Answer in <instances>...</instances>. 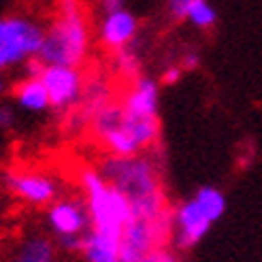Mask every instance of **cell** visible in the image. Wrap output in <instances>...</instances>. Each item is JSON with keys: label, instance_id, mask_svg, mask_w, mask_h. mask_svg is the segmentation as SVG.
<instances>
[{"label": "cell", "instance_id": "obj_15", "mask_svg": "<svg viewBox=\"0 0 262 262\" xmlns=\"http://www.w3.org/2000/svg\"><path fill=\"white\" fill-rule=\"evenodd\" d=\"M79 256L83 262H122L120 241L90 230L88 237L83 239Z\"/></svg>", "mask_w": 262, "mask_h": 262}, {"label": "cell", "instance_id": "obj_16", "mask_svg": "<svg viewBox=\"0 0 262 262\" xmlns=\"http://www.w3.org/2000/svg\"><path fill=\"white\" fill-rule=\"evenodd\" d=\"M111 71L115 73L117 79H122L124 83L135 81L137 77H141V58L137 51V41L130 43L126 47H120L111 51Z\"/></svg>", "mask_w": 262, "mask_h": 262}, {"label": "cell", "instance_id": "obj_17", "mask_svg": "<svg viewBox=\"0 0 262 262\" xmlns=\"http://www.w3.org/2000/svg\"><path fill=\"white\" fill-rule=\"evenodd\" d=\"M194 199H196V203L203 207V211L211 217L213 224L226 211V196L222 194L217 188H213V186L199 188V190H196V194H194Z\"/></svg>", "mask_w": 262, "mask_h": 262}, {"label": "cell", "instance_id": "obj_20", "mask_svg": "<svg viewBox=\"0 0 262 262\" xmlns=\"http://www.w3.org/2000/svg\"><path fill=\"white\" fill-rule=\"evenodd\" d=\"M135 262H177V260H175V256L171 252L166 250V247H158V250H154V252H149L145 256H141Z\"/></svg>", "mask_w": 262, "mask_h": 262}, {"label": "cell", "instance_id": "obj_2", "mask_svg": "<svg viewBox=\"0 0 262 262\" xmlns=\"http://www.w3.org/2000/svg\"><path fill=\"white\" fill-rule=\"evenodd\" d=\"M88 133L104 156H137L151 149L160 137V120H130L113 98L88 124Z\"/></svg>", "mask_w": 262, "mask_h": 262}, {"label": "cell", "instance_id": "obj_26", "mask_svg": "<svg viewBox=\"0 0 262 262\" xmlns=\"http://www.w3.org/2000/svg\"><path fill=\"white\" fill-rule=\"evenodd\" d=\"M56 262H69V260H60V258H58V260H56Z\"/></svg>", "mask_w": 262, "mask_h": 262}, {"label": "cell", "instance_id": "obj_4", "mask_svg": "<svg viewBox=\"0 0 262 262\" xmlns=\"http://www.w3.org/2000/svg\"><path fill=\"white\" fill-rule=\"evenodd\" d=\"M79 188L88 205L92 230L122 241L124 226L133 215L126 196L115 190L96 166H83L79 171Z\"/></svg>", "mask_w": 262, "mask_h": 262}, {"label": "cell", "instance_id": "obj_3", "mask_svg": "<svg viewBox=\"0 0 262 262\" xmlns=\"http://www.w3.org/2000/svg\"><path fill=\"white\" fill-rule=\"evenodd\" d=\"M90 54V26L81 0H60L56 19L45 26L38 60L56 67H83Z\"/></svg>", "mask_w": 262, "mask_h": 262}, {"label": "cell", "instance_id": "obj_14", "mask_svg": "<svg viewBox=\"0 0 262 262\" xmlns=\"http://www.w3.org/2000/svg\"><path fill=\"white\" fill-rule=\"evenodd\" d=\"M11 94L15 104L26 113H43L51 109L49 94L41 81V77H28L21 75L19 79L11 85Z\"/></svg>", "mask_w": 262, "mask_h": 262}, {"label": "cell", "instance_id": "obj_24", "mask_svg": "<svg viewBox=\"0 0 262 262\" xmlns=\"http://www.w3.org/2000/svg\"><path fill=\"white\" fill-rule=\"evenodd\" d=\"M98 3L102 5L104 11H111V9H117V7H124L126 0H98Z\"/></svg>", "mask_w": 262, "mask_h": 262}, {"label": "cell", "instance_id": "obj_12", "mask_svg": "<svg viewBox=\"0 0 262 262\" xmlns=\"http://www.w3.org/2000/svg\"><path fill=\"white\" fill-rule=\"evenodd\" d=\"M137 34H139V19L135 17L133 11H128L126 7L104 11L98 28V41L109 51L135 43Z\"/></svg>", "mask_w": 262, "mask_h": 262}, {"label": "cell", "instance_id": "obj_21", "mask_svg": "<svg viewBox=\"0 0 262 262\" xmlns=\"http://www.w3.org/2000/svg\"><path fill=\"white\" fill-rule=\"evenodd\" d=\"M192 3H194V0H166L168 13H171L175 19H186V11H188V7Z\"/></svg>", "mask_w": 262, "mask_h": 262}, {"label": "cell", "instance_id": "obj_11", "mask_svg": "<svg viewBox=\"0 0 262 262\" xmlns=\"http://www.w3.org/2000/svg\"><path fill=\"white\" fill-rule=\"evenodd\" d=\"M117 100L122 104L124 115H128L130 120H158L160 85L151 77L141 75L135 81L126 83Z\"/></svg>", "mask_w": 262, "mask_h": 262}, {"label": "cell", "instance_id": "obj_9", "mask_svg": "<svg viewBox=\"0 0 262 262\" xmlns=\"http://www.w3.org/2000/svg\"><path fill=\"white\" fill-rule=\"evenodd\" d=\"M5 186L17 201L30 207H49L62 194L58 179L41 171H9Z\"/></svg>", "mask_w": 262, "mask_h": 262}, {"label": "cell", "instance_id": "obj_8", "mask_svg": "<svg viewBox=\"0 0 262 262\" xmlns=\"http://www.w3.org/2000/svg\"><path fill=\"white\" fill-rule=\"evenodd\" d=\"M115 98V92L113 85L109 81V75L104 71H90L83 73V92H81V98L79 104L67 113V124L69 130L73 133H81V130H88L90 120L94 117L100 109H104L107 104Z\"/></svg>", "mask_w": 262, "mask_h": 262}, {"label": "cell", "instance_id": "obj_6", "mask_svg": "<svg viewBox=\"0 0 262 262\" xmlns=\"http://www.w3.org/2000/svg\"><path fill=\"white\" fill-rule=\"evenodd\" d=\"M45 26L24 15H0V73L38 56Z\"/></svg>", "mask_w": 262, "mask_h": 262}, {"label": "cell", "instance_id": "obj_1", "mask_svg": "<svg viewBox=\"0 0 262 262\" xmlns=\"http://www.w3.org/2000/svg\"><path fill=\"white\" fill-rule=\"evenodd\" d=\"M96 168L126 196L133 217L160 220L173 213V207L166 201L160 168L151 156H104Z\"/></svg>", "mask_w": 262, "mask_h": 262}, {"label": "cell", "instance_id": "obj_10", "mask_svg": "<svg viewBox=\"0 0 262 262\" xmlns=\"http://www.w3.org/2000/svg\"><path fill=\"white\" fill-rule=\"evenodd\" d=\"M213 222L209 217L203 207L196 203V199L183 201L173 209V237L171 241L175 243L177 250H190L196 243L205 239V234L211 230Z\"/></svg>", "mask_w": 262, "mask_h": 262}, {"label": "cell", "instance_id": "obj_22", "mask_svg": "<svg viewBox=\"0 0 262 262\" xmlns=\"http://www.w3.org/2000/svg\"><path fill=\"white\" fill-rule=\"evenodd\" d=\"M181 73H183V69L179 67V64L164 69V73H162V83H164V85H173V83H177V81L181 79Z\"/></svg>", "mask_w": 262, "mask_h": 262}, {"label": "cell", "instance_id": "obj_23", "mask_svg": "<svg viewBox=\"0 0 262 262\" xmlns=\"http://www.w3.org/2000/svg\"><path fill=\"white\" fill-rule=\"evenodd\" d=\"M199 64H201V56L194 54V51H188V54L181 58L179 67H181L183 71H194V69H199Z\"/></svg>", "mask_w": 262, "mask_h": 262}, {"label": "cell", "instance_id": "obj_13", "mask_svg": "<svg viewBox=\"0 0 262 262\" xmlns=\"http://www.w3.org/2000/svg\"><path fill=\"white\" fill-rule=\"evenodd\" d=\"M58 245L47 232H30L17 241L5 262H56Z\"/></svg>", "mask_w": 262, "mask_h": 262}, {"label": "cell", "instance_id": "obj_19", "mask_svg": "<svg viewBox=\"0 0 262 262\" xmlns=\"http://www.w3.org/2000/svg\"><path fill=\"white\" fill-rule=\"evenodd\" d=\"M17 124V113L11 104L0 102V133H9Z\"/></svg>", "mask_w": 262, "mask_h": 262}, {"label": "cell", "instance_id": "obj_25", "mask_svg": "<svg viewBox=\"0 0 262 262\" xmlns=\"http://www.w3.org/2000/svg\"><path fill=\"white\" fill-rule=\"evenodd\" d=\"M9 90H11V85H9V81H7V77L0 73V96H5Z\"/></svg>", "mask_w": 262, "mask_h": 262}, {"label": "cell", "instance_id": "obj_18", "mask_svg": "<svg viewBox=\"0 0 262 262\" xmlns=\"http://www.w3.org/2000/svg\"><path fill=\"white\" fill-rule=\"evenodd\" d=\"M186 19H190L196 28H211L215 24L217 15H215V9L207 3V0H194V3L188 7L186 11Z\"/></svg>", "mask_w": 262, "mask_h": 262}, {"label": "cell", "instance_id": "obj_5", "mask_svg": "<svg viewBox=\"0 0 262 262\" xmlns=\"http://www.w3.org/2000/svg\"><path fill=\"white\" fill-rule=\"evenodd\" d=\"M45 224L58 250H62L64 254H79L83 239L92 230L83 196L60 194L49 207H45Z\"/></svg>", "mask_w": 262, "mask_h": 262}, {"label": "cell", "instance_id": "obj_7", "mask_svg": "<svg viewBox=\"0 0 262 262\" xmlns=\"http://www.w3.org/2000/svg\"><path fill=\"white\" fill-rule=\"evenodd\" d=\"M38 77H41V81L49 94L51 109L56 113L67 115L79 104L81 92H83V71L79 67L45 64Z\"/></svg>", "mask_w": 262, "mask_h": 262}]
</instances>
